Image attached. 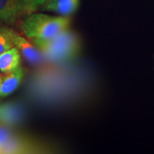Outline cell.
Returning <instances> with one entry per match:
<instances>
[{
	"mask_svg": "<svg viewBox=\"0 0 154 154\" xmlns=\"http://www.w3.org/2000/svg\"><path fill=\"white\" fill-rule=\"evenodd\" d=\"M14 29L0 26V54L14 47L13 43V33Z\"/></svg>",
	"mask_w": 154,
	"mask_h": 154,
	"instance_id": "10",
	"label": "cell"
},
{
	"mask_svg": "<svg viewBox=\"0 0 154 154\" xmlns=\"http://www.w3.org/2000/svg\"><path fill=\"white\" fill-rule=\"evenodd\" d=\"M79 3L80 0H50L42 7L41 11L53 12L59 16L69 17L78 9Z\"/></svg>",
	"mask_w": 154,
	"mask_h": 154,
	"instance_id": "4",
	"label": "cell"
},
{
	"mask_svg": "<svg viewBox=\"0 0 154 154\" xmlns=\"http://www.w3.org/2000/svg\"><path fill=\"white\" fill-rule=\"evenodd\" d=\"M19 15V0H0V24H11Z\"/></svg>",
	"mask_w": 154,
	"mask_h": 154,
	"instance_id": "6",
	"label": "cell"
},
{
	"mask_svg": "<svg viewBox=\"0 0 154 154\" xmlns=\"http://www.w3.org/2000/svg\"><path fill=\"white\" fill-rule=\"evenodd\" d=\"M0 153H2V151L1 147H0Z\"/></svg>",
	"mask_w": 154,
	"mask_h": 154,
	"instance_id": "12",
	"label": "cell"
},
{
	"mask_svg": "<svg viewBox=\"0 0 154 154\" xmlns=\"http://www.w3.org/2000/svg\"><path fill=\"white\" fill-rule=\"evenodd\" d=\"M1 82H2V79L0 78V84H1Z\"/></svg>",
	"mask_w": 154,
	"mask_h": 154,
	"instance_id": "13",
	"label": "cell"
},
{
	"mask_svg": "<svg viewBox=\"0 0 154 154\" xmlns=\"http://www.w3.org/2000/svg\"><path fill=\"white\" fill-rule=\"evenodd\" d=\"M31 42L47 60L62 62L75 59L82 49V42L75 32L67 29L49 39H32Z\"/></svg>",
	"mask_w": 154,
	"mask_h": 154,
	"instance_id": "1",
	"label": "cell"
},
{
	"mask_svg": "<svg viewBox=\"0 0 154 154\" xmlns=\"http://www.w3.org/2000/svg\"><path fill=\"white\" fill-rule=\"evenodd\" d=\"M50 0H19V15L26 16L36 12Z\"/></svg>",
	"mask_w": 154,
	"mask_h": 154,
	"instance_id": "9",
	"label": "cell"
},
{
	"mask_svg": "<svg viewBox=\"0 0 154 154\" xmlns=\"http://www.w3.org/2000/svg\"><path fill=\"white\" fill-rule=\"evenodd\" d=\"M24 76V70L21 66L7 73L0 84V98L8 96L18 88Z\"/></svg>",
	"mask_w": 154,
	"mask_h": 154,
	"instance_id": "5",
	"label": "cell"
},
{
	"mask_svg": "<svg viewBox=\"0 0 154 154\" xmlns=\"http://www.w3.org/2000/svg\"><path fill=\"white\" fill-rule=\"evenodd\" d=\"M70 24L69 17L34 12L24 17L21 29L30 40L49 39L69 29Z\"/></svg>",
	"mask_w": 154,
	"mask_h": 154,
	"instance_id": "2",
	"label": "cell"
},
{
	"mask_svg": "<svg viewBox=\"0 0 154 154\" xmlns=\"http://www.w3.org/2000/svg\"><path fill=\"white\" fill-rule=\"evenodd\" d=\"M14 136L15 134L8 126L2 124H0V147L2 151L4 146L8 144Z\"/></svg>",
	"mask_w": 154,
	"mask_h": 154,
	"instance_id": "11",
	"label": "cell"
},
{
	"mask_svg": "<svg viewBox=\"0 0 154 154\" xmlns=\"http://www.w3.org/2000/svg\"><path fill=\"white\" fill-rule=\"evenodd\" d=\"M21 61V54L14 47L3 53L0 54V71L8 73L19 66Z\"/></svg>",
	"mask_w": 154,
	"mask_h": 154,
	"instance_id": "7",
	"label": "cell"
},
{
	"mask_svg": "<svg viewBox=\"0 0 154 154\" xmlns=\"http://www.w3.org/2000/svg\"><path fill=\"white\" fill-rule=\"evenodd\" d=\"M22 119V111L16 105L5 103L0 105V123L11 126L17 124Z\"/></svg>",
	"mask_w": 154,
	"mask_h": 154,
	"instance_id": "8",
	"label": "cell"
},
{
	"mask_svg": "<svg viewBox=\"0 0 154 154\" xmlns=\"http://www.w3.org/2000/svg\"><path fill=\"white\" fill-rule=\"evenodd\" d=\"M13 43L25 59L32 64L41 63L45 59L39 50L32 42H30L24 36L17 33L16 31H14L13 33Z\"/></svg>",
	"mask_w": 154,
	"mask_h": 154,
	"instance_id": "3",
	"label": "cell"
}]
</instances>
